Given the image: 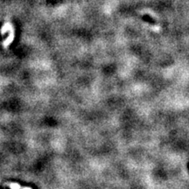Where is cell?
I'll return each mask as SVG.
<instances>
[{"label":"cell","instance_id":"6da1fadb","mask_svg":"<svg viewBox=\"0 0 189 189\" xmlns=\"http://www.w3.org/2000/svg\"><path fill=\"white\" fill-rule=\"evenodd\" d=\"M10 186H11V189H20V186L17 183H13L10 185Z\"/></svg>","mask_w":189,"mask_h":189}]
</instances>
